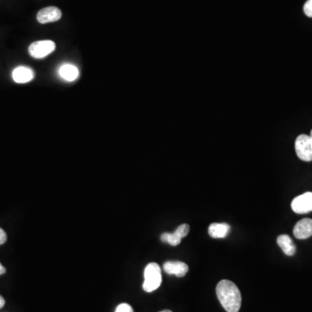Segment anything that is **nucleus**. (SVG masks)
Returning a JSON list of instances; mask_svg holds the SVG:
<instances>
[{"label": "nucleus", "mask_w": 312, "mask_h": 312, "mask_svg": "<svg viewBox=\"0 0 312 312\" xmlns=\"http://www.w3.org/2000/svg\"><path fill=\"white\" fill-rule=\"evenodd\" d=\"M60 76L68 82H73L79 76L78 69L72 65H64L59 69Z\"/></svg>", "instance_id": "13"}, {"label": "nucleus", "mask_w": 312, "mask_h": 312, "mask_svg": "<svg viewBox=\"0 0 312 312\" xmlns=\"http://www.w3.org/2000/svg\"><path fill=\"white\" fill-rule=\"evenodd\" d=\"M296 153L298 157L304 161L312 160V142L309 135H300L296 139Z\"/></svg>", "instance_id": "4"}, {"label": "nucleus", "mask_w": 312, "mask_h": 312, "mask_svg": "<svg viewBox=\"0 0 312 312\" xmlns=\"http://www.w3.org/2000/svg\"><path fill=\"white\" fill-rule=\"evenodd\" d=\"M160 312H172L171 310H169V309H165V310H162V311Z\"/></svg>", "instance_id": "19"}, {"label": "nucleus", "mask_w": 312, "mask_h": 312, "mask_svg": "<svg viewBox=\"0 0 312 312\" xmlns=\"http://www.w3.org/2000/svg\"><path fill=\"white\" fill-rule=\"evenodd\" d=\"M293 234L298 239H305L311 237L312 219L306 218L298 221L294 226Z\"/></svg>", "instance_id": "8"}, {"label": "nucleus", "mask_w": 312, "mask_h": 312, "mask_svg": "<svg viewBox=\"0 0 312 312\" xmlns=\"http://www.w3.org/2000/svg\"><path fill=\"white\" fill-rule=\"evenodd\" d=\"M161 271L159 264L150 263L144 271L143 290L147 293H152L157 290L161 284Z\"/></svg>", "instance_id": "2"}, {"label": "nucleus", "mask_w": 312, "mask_h": 312, "mask_svg": "<svg viewBox=\"0 0 312 312\" xmlns=\"http://www.w3.org/2000/svg\"><path fill=\"white\" fill-rule=\"evenodd\" d=\"M304 11L307 17H312V0H308L304 4Z\"/></svg>", "instance_id": "14"}, {"label": "nucleus", "mask_w": 312, "mask_h": 312, "mask_svg": "<svg viewBox=\"0 0 312 312\" xmlns=\"http://www.w3.org/2000/svg\"><path fill=\"white\" fill-rule=\"evenodd\" d=\"M56 50V44L51 40H42L32 43L29 46V53L34 58L41 59Z\"/></svg>", "instance_id": "3"}, {"label": "nucleus", "mask_w": 312, "mask_h": 312, "mask_svg": "<svg viewBox=\"0 0 312 312\" xmlns=\"http://www.w3.org/2000/svg\"><path fill=\"white\" fill-rule=\"evenodd\" d=\"M35 73L31 68L18 66L12 71V79L17 84H26L33 80Z\"/></svg>", "instance_id": "10"}, {"label": "nucleus", "mask_w": 312, "mask_h": 312, "mask_svg": "<svg viewBox=\"0 0 312 312\" xmlns=\"http://www.w3.org/2000/svg\"><path fill=\"white\" fill-rule=\"evenodd\" d=\"M6 304V301H5V299H4L3 297L2 296H0V309L1 308H3L4 305Z\"/></svg>", "instance_id": "17"}, {"label": "nucleus", "mask_w": 312, "mask_h": 312, "mask_svg": "<svg viewBox=\"0 0 312 312\" xmlns=\"http://www.w3.org/2000/svg\"><path fill=\"white\" fill-rule=\"evenodd\" d=\"M163 269L165 273L169 275H175L178 278H182L189 273L188 264L181 261H168L164 264Z\"/></svg>", "instance_id": "9"}, {"label": "nucleus", "mask_w": 312, "mask_h": 312, "mask_svg": "<svg viewBox=\"0 0 312 312\" xmlns=\"http://www.w3.org/2000/svg\"><path fill=\"white\" fill-rule=\"evenodd\" d=\"M216 294L219 303L226 312H239L241 307V293L236 284L230 280H221L217 284Z\"/></svg>", "instance_id": "1"}, {"label": "nucleus", "mask_w": 312, "mask_h": 312, "mask_svg": "<svg viewBox=\"0 0 312 312\" xmlns=\"http://www.w3.org/2000/svg\"><path fill=\"white\" fill-rule=\"evenodd\" d=\"M309 137H310V140H311V142H312V130H311V132H310V135H309Z\"/></svg>", "instance_id": "20"}, {"label": "nucleus", "mask_w": 312, "mask_h": 312, "mask_svg": "<svg viewBox=\"0 0 312 312\" xmlns=\"http://www.w3.org/2000/svg\"><path fill=\"white\" fill-rule=\"evenodd\" d=\"M189 230H190V227L188 224H182L175 230V233H172V234L165 233V234H161L160 239L164 243H168L173 246H176V245H180L181 239L189 234Z\"/></svg>", "instance_id": "6"}, {"label": "nucleus", "mask_w": 312, "mask_h": 312, "mask_svg": "<svg viewBox=\"0 0 312 312\" xmlns=\"http://www.w3.org/2000/svg\"><path fill=\"white\" fill-rule=\"evenodd\" d=\"M292 208L296 214H308L312 211V193L307 192L296 197L292 202Z\"/></svg>", "instance_id": "5"}, {"label": "nucleus", "mask_w": 312, "mask_h": 312, "mask_svg": "<svg viewBox=\"0 0 312 312\" xmlns=\"http://www.w3.org/2000/svg\"><path fill=\"white\" fill-rule=\"evenodd\" d=\"M115 312H134L132 307L130 306V304H121L116 308Z\"/></svg>", "instance_id": "15"}, {"label": "nucleus", "mask_w": 312, "mask_h": 312, "mask_svg": "<svg viewBox=\"0 0 312 312\" xmlns=\"http://www.w3.org/2000/svg\"><path fill=\"white\" fill-rule=\"evenodd\" d=\"M208 233L214 239H224L230 233V225L226 223H213L208 228Z\"/></svg>", "instance_id": "11"}, {"label": "nucleus", "mask_w": 312, "mask_h": 312, "mask_svg": "<svg viewBox=\"0 0 312 312\" xmlns=\"http://www.w3.org/2000/svg\"><path fill=\"white\" fill-rule=\"evenodd\" d=\"M6 268L4 267L3 265L0 263V275H3V274L6 273Z\"/></svg>", "instance_id": "18"}, {"label": "nucleus", "mask_w": 312, "mask_h": 312, "mask_svg": "<svg viewBox=\"0 0 312 312\" xmlns=\"http://www.w3.org/2000/svg\"><path fill=\"white\" fill-rule=\"evenodd\" d=\"M6 240H7V235H6V233L3 230V229H2V228H0V245H3V244H5Z\"/></svg>", "instance_id": "16"}, {"label": "nucleus", "mask_w": 312, "mask_h": 312, "mask_svg": "<svg viewBox=\"0 0 312 312\" xmlns=\"http://www.w3.org/2000/svg\"><path fill=\"white\" fill-rule=\"evenodd\" d=\"M62 17V11L55 6H49L38 11L37 19L40 24L56 22Z\"/></svg>", "instance_id": "7"}, {"label": "nucleus", "mask_w": 312, "mask_h": 312, "mask_svg": "<svg viewBox=\"0 0 312 312\" xmlns=\"http://www.w3.org/2000/svg\"><path fill=\"white\" fill-rule=\"evenodd\" d=\"M278 245L281 248L284 254L287 256H293L296 253V245L293 243V239L286 234H283L277 239Z\"/></svg>", "instance_id": "12"}]
</instances>
